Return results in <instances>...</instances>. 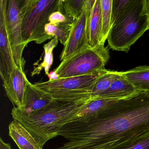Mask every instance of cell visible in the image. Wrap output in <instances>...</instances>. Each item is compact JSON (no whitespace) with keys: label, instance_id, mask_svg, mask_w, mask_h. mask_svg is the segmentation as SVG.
Returning <instances> with one entry per match:
<instances>
[{"label":"cell","instance_id":"484cf974","mask_svg":"<svg viewBox=\"0 0 149 149\" xmlns=\"http://www.w3.org/2000/svg\"><path fill=\"white\" fill-rule=\"evenodd\" d=\"M47 76L49 78V81H54V80H56V79L59 78L58 75H57L56 73L55 72V71L50 72Z\"/></svg>","mask_w":149,"mask_h":149},{"label":"cell","instance_id":"ffe728a7","mask_svg":"<svg viewBox=\"0 0 149 149\" xmlns=\"http://www.w3.org/2000/svg\"><path fill=\"white\" fill-rule=\"evenodd\" d=\"M72 23L54 24L47 23L45 26V32L52 38L55 37L63 46L68 39Z\"/></svg>","mask_w":149,"mask_h":149},{"label":"cell","instance_id":"7a4b0ae2","mask_svg":"<svg viewBox=\"0 0 149 149\" xmlns=\"http://www.w3.org/2000/svg\"><path fill=\"white\" fill-rule=\"evenodd\" d=\"M93 99L88 95L76 101L60 102L54 108L31 115L14 107L12 116L27 129L43 148L48 141L58 136L61 129L75 118L84 106Z\"/></svg>","mask_w":149,"mask_h":149},{"label":"cell","instance_id":"30bf717a","mask_svg":"<svg viewBox=\"0 0 149 149\" xmlns=\"http://www.w3.org/2000/svg\"><path fill=\"white\" fill-rule=\"evenodd\" d=\"M60 102L54 99L49 93L28 81L23 107L19 109L28 115L36 114L55 107Z\"/></svg>","mask_w":149,"mask_h":149},{"label":"cell","instance_id":"7c38bea8","mask_svg":"<svg viewBox=\"0 0 149 149\" xmlns=\"http://www.w3.org/2000/svg\"><path fill=\"white\" fill-rule=\"evenodd\" d=\"M102 19L101 0H95L91 9L88 22V36L90 47L104 46L102 43Z\"/></svg>","mask_w":149,"mask_h":149},{"label":"cell","instance_id":"ac0fdd59","mask_svg":"<svg viewBox=\"0 0 149 149\" xmlns=\"http://www.w3.org/2000/svg\"><path fill=\"white\" fill-rule=\"evenodd\" d=\"M102 7V43L104 45L113 25L112 0H101Z\"/></svg>","mask_w":149,"mask_h":149},{"label":"cell","instance_id":"7402d4cb","mask_svg":"<svg viewBox=\"0 0 149 149\" xmlns=\"http://www.w3.org/2000/svg\"><path fill=\"white\" fill-rule=\"evenodd\" d=\"M134 0H112V15L113 23L123 14L133 3Z\"/></svg>","mask_w":149,"mask_h":149},{"label":"cell","instance_id":"4fadbf2b","mask_svg":"<svg viewBox=\"0 0 149 149\" xmlns=\"http://www.w3.org/2000/svg\"><path fill=\"white\" fill-rule=\"evenodd\" d=\"M9 136L19 149H43L31 133L20 123L15 120L8 126Z\"/></svg>","mask_w":149,"mask_h":149},{"label":"cell","instance_id":"8992f818","mask_svg":"<svg viewBox=\"0 0 149 149\" xmlns=\"http://www.w3.org/2000/svg\"><path fill=\"white\" fill-rule=\"evenodd\" d=\"M107 47L88 48L61 62L55 70L59 78L79 76L105 69L109 59Z\"/></svg>","mask_w":149,"mask_h":149},{"label":"cell","instance_id":"e0dca14e","mask_svg":"<svg viewBox=\"0 0 149 149\" xmlns=\"http://www.w3.org/2000/svg\"><path fill=\"white\" fill-rule=\"evenodd\" d=\"M58 40L55 37L52 38L51 40L43 46L44 55L43 61L38 67L34 68L31 73L32 76L39 74L42 70H44L45 74L47 75L49 74V70L54 62L53 50L58 44Z\"/></svg>","mask_w":149,"mask_h":149},{"label":"cell","instance_id":"6da1fadb","mask_svg":"<svg viewBox=\"0 0 149 149\" xmlns=\"http://www.w3.org/2000/svg\"><path fill=\"white\" fill-rule=\"evenodd\" d=\"M58 136L68 141L52 149H114L149 136V91L121 99L95 116L71 121Z\"/></svg>","mask_w":149,"mask_h":149},{"label":"cell","instance_id":"9c48e42d","mask_svg":"<svg viewBox=\"0 0 149 149\" xmlns=\"http://www.w3.org/2000/svg\"><path fill=\"white\" fill-rule=\"evenodd\" d=\"M7 0L0 1V75L6 82L17 66L15 62L6 25Z\"/></svg>","mask_w":149,"mask_h":149},{"label":"cell","instance_id":"8fae6325","mask_svg":"<svg viewBox=\"0 0 149 149\" xmlns=\"http://www.w3.org/2000/svg\"><path fill=\"white\" fill-rule=\"evenodd\" d=\"M28 81L24 69H21L17 67L9 79L3 83L7 96L14 106L19 109H21L23 107L24 96Z\"/></svg>","mask_w":149,"mask_h":149},{"label":"cell","instance_id":"ba28073f","mask_svg":"<svg viewBox=\"0 0 149 149\" xmlns=\"http://www.w3.org/2000/svg\"><path fill=\"white\" fill-rule=\"evenodd\" d=\"M95 0H85V8L81 15L74 20L68 39L60 55L61 61L90 48L88 45V22L89 15Z\"/></svg>","mask_w":149,"mask_h":149},{"label":"cell","instance_id":"5b68a950","mask_svg":"<svg viewBox=\"0 0 149 149\" xmlns=\"http://www.w3.org/2000/svg\"><path fill=\"white\" fill-rule=\"evenodd\" d=\"M108 71L105 69L88 74L59 78L54 81L36 82L34 84L50 94L57 102H71L91 95L97 79Z\"/></svg>","mask_w":149,"mask_h":149},{"label":"cell","instance_id":"277c9868","mask_svg":"<svg viewBox=\"0 0 149 149\" xmlns=\"http://www.w3.org/2000/svg\"><path fill=\"white\" fill-rule=\"evenodd\" d=\"M20 11L24 43L26 46L32 42L40 44L52 39L45 32V26L53 13H63L62 0L20 1Z\"/></svg>","mask_w":149,"mask_h":149},{"label":"cell","instance_id":"44dd1931","mask_svg":"<svg viewBox=\"0 0 149 149\" xmlns=\"http://www.w3.org/2000/svg\"><path fill=\"white\" fill-rule=\"evenodd\" d=\"M63 13L74 20L78 19L85 8V0H62Z\"/></svg>","mask_w":149,"mask_h":149},{"label":"cell","instance_id":"d6986e66","mask_svg":"<svg viewBox=\"0 0 149 149\" xmlns=\"http://www.w3.org/2000/svg\"><path fill=\"white\" fill-rule=\"evenodd\" d=\"M119 75V72L108 70L100 77L93 86L90 94L91 97L93 98L99 97L110 87Z\"/></svg>","mask_w":149,"mask_h":149},{"label":"cell","instance_id":"2e32d148","mask_svg":"<svg viewBox=\"0 0 149 149\" xmlns=\"http://www.w3.org/2000/svg\"><path fill=\"white\" fill-rule=\"evenodd\" d=\"M120 73L139 90L149 91V66H139Z\"/></svg>","mask_w":149,"mask_h":149},{"label":"cell","instance_id":"3957f363","mask_svg":"<svg viewBox=\"0 0 149 149\" xmlns=\"http://www.w3.org/2000/svg\"><path fill=\"white\" fill-rule=\"evenodd\" d=\"M148 29L146 0H134L126 12L113 22L107 39L108 45L112 50L128 53Z\"/></svg>","mask_w":149,"mask_h":149},{"label":"cell","instance_id":"4316f807","mask_svg":"<svg viewBox=\"0 0 149 149\" xmlns=\"http://www.w3.org/2000/svg\"><path fill=\"white\" fill-rule=\"evenodd\" d=\"M146 6L147 13L149 15V0H146Z\"/></svg>","mask_w":149,"mask_h":149},{"label":"cell","instance_id":"9a60e30c","mask_svg":"<svg viewBox=\"0 0 149 149\" xmlns=\"http://www.w3.org/2000/svg\"><path fill=\"white\" fill-rule=\"evenodd\" d=\"M125 98H109L98 97L94 98L85 106H84L83 108L77 114L76 117L71 121L85 120L91 117L97 116L104 111L105 110L118 101Z\"/></svg>","mask_w":149,"mask_h":149},{"label":"cell","instance_id":"5bb4252c","mask_svg":"<svg viewBox=\"0 0 149 149\" xmlns=\"http://www.w3.org/2000/svg\"><path fill=\"white\" fill-rule=\"evenodd\" d=\"M110 87L98 97L122 98L128 97L137 93L138 90L127 79L120 74ZM97 97V98H98Z\"/></svg>","mask_w":149,"mask_h":149},{"label":"cell","instance_id":"52a82bcc","mask_svg":"<svg viewBox=\"0 0 149 149\" xmlns=\"http://www.w3.org/2000/svg\"><path fill=\"white\" fill-rule=\"evenodd\" d=\"M6 25L15 62L19 68L24 69L25 61L22 54L26 46L22 38L20 0H7Z\"/></svg>","mask_w":149,"mask_h":149},{"label":"cell","instance_id":"603a6c76","mask_svg":"<svg viewBox=\"0 0 149 149\" xmlns=\"http://www.w3.org/2000/svg\"><path fill=\"white\" fill-rule=\"evenodd\" d=\"M74 19L60 11L54 12L50 15L49 22L50 24L56 25L64 23H73Z\"/></svg>","mask_w":149,"mask_h":149},{"label":"cell","instance_id":"cb8c5ba5","mask_svg":"<svg viewBox=\"0 0 149 149\" xmlns=\"http://www.w3.org/2000/svg\"><path fill=\"white\" fill-rule=\"evenodd\" d=\"M114 149H149V136Z\"/></svg>","mask_w":149,"mask_h":149},{"label":"cell","instance_id":"d4e9b609","mask_svg":"<svg viewBox=\"0 0 149 149\" xmlns=\"http://www.w3.org/2000/svg\"><path fill=\"white\" fill-rule=\"evenodd\" d=\"M0 149H12L10 144L3 141L2 138H0Z\"/></svg>","mask_w":149,"mask_h":149}]
</instances>
